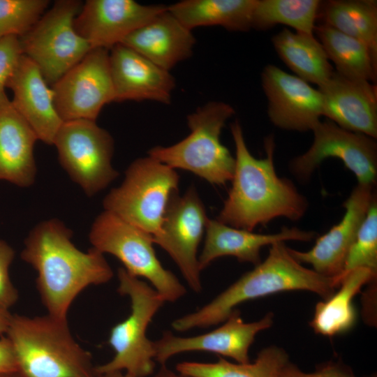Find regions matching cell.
<instances>
[{
  "instance_id": "6da1fadb",
  "label": "cell",
  "mask_w": 377,
  "mask_h": 377,
  "mask_svg": "<svg viewBox=\"0 0 377 377\" xmlns=\"http://www.w3.org/2000/svg\"><path fill=\"white\" fill-rule=\"evenodd\" d=\"M72 236L60 220L43 221L31 229L21 253V258L37 272L36 288L47 313L63 319L81 292L113 276L103 253L92 247L82 251Z\"/></svg>"
},
{
  "instance_id": "7a4b0ae2",
  "label": "cell",
  "mask_w": 377,
  "mask_h": 377,
  "mask_svg": "<svg viewBox=\"0 0 377 377\" xmlns=\"http://www.w3.org/2000/svg\"><path fill=\"white\" fill-rule=\"evenodd\" d=\"M230 130L235 145V166L231 188L216 220L253 231L276 218L300 219L308 202L290 179L277 175L274 137L265 139V157L256 158L248 149L239 122L232 123Z\"/></svg>"
},
{
  "instance_id": "3957f363",
  "label": "cell",
  "mask_w": 377,
  "mask_h": 377,
  "mask_svg": "<svg viewBox=\"0 0 377 377\" xmlns=\"http://www.w3.org/2000/svg\"><path fill=\"white\" fill-rule=\"evenodd\" d=\"M340 286L337 277H327L304 267L290 253L284 242L270 245L263 262L196 311L177 318L171 323L177 332L206 328L223 323L239 304L274 293L306 290L323 300Z\"/></svg>"
},
{
  "instance_id": "277c9868",
  "label": "cell",
  "mask_w": 377,
  "mask_h": 377,
  "mask_svg": "<svg viewBox=\"0 0 377 377\" xmlns=\"http://www.w3.org/2000/svg\"><path fill=\"white\" fill-rule=\"evenodd\" d=\"M24 377H95L91 354L74 339L67 319L12 315L6 333Z\"/></svg>"
},
{
  "instance_id": "5b68a950",
  "label": "cell",
  "mask_w": 377,
  "mask_h": 377,
  "mask_svg": "<svg viewBox=\"0 0 377 377\" xmlns=\"http://www.w3.org/2000/svg\"><path fill=\"white\" fill-rule=\"evenodd\" d=\"M234 108L221 101H211L187 116L190 133L171 146H156L149 156L173 168L193 172L208 182L222 185L231 181L235 159L220 140L226 121Z\"/></svg>"
},
{
  "instance_id": "8992f818",
  "label": "cell",
  "mask_w": 377,
  "mask_h": 377,
  "mask_svg": "<svg viewBox=\"0 0 377 377\" xmlns=\"http://www.w3.org/2000/svg\"><path fill=\"white\" fill-rule=\"evenodd\" d=\"M117 276V291L128 297L131 313L111 329L108 343L114 355L96 367V371H123L133 377H149L154 373L156 361L154 341L147 337V330L165 301L151 285L124 267L118 269Z\"/></svg>"
},
{
  "instance_id": "52a82bcc",
  "label": "cell",
  "mask_w": 377,
  "mask_h": 377,
  "mask_svg": "<svg viewBox=\"0 0 377 377\" xmlns=\"http://www.w3.org/2000/svg\"><path fill=\"white\" fill-rule=\"evenodd\" d=\"M176 170L147 156L133 161L121 184L103 200L104 210L140 229L152 237L160 231L170 196L178 191Z\"/></svg>"
},
{
  "instance_id": "ba28073f",
  "label": "cell",
  "mask_w": 377,
  "mask_h": 377,
  "mask_svg": "<svg viewBox=\"0 0 377 377\" xmlns=\"http://www.w3.org/2000/svg\"><path fill=\"white\" fill-rule=\"evenodd\" d=\"M89 239L92 248L116 257L131 275L147 279L165 302L183 297L186 289L157 258L152 237L104 210L94 221Z\"/></svg>"
},
{
  "instance_id": "9c48e42d",
  "label": "cell",
  "mask_w": 377,
  "mask_h": 377,
  "mask_svg": "<svg viewBox=\"0 0 377 377\" xmlns=\"http://www.w3.org/2000/svg\"><path fill=\"white\" fill-rule=\"evenodd\" d=\"M82 3L57 0L20 42L24 56L39 68L50 85L78 64L91 50L75 31L74 20Z\"/></svg>"
},
{
  "instance_id": "30bf717a",
  "label": "cell",
  "mask_w": 377,
  "mask_h": 377,
  "mask_svg": "<svg viewBox=\"0 0 377 377\" xmlns=\"http://www.w3.org/2000/svg\"><path fill=\"white\" fill-rule=\"evenodd\" d=\"M53 145L61 167L89 197L105 188L119 175L112 165L114 140L96 121H64Z\"/></svg>"
},
{
  "instance_id": "8fae6325",
  "label": "cell",
  "mask_w": 377,
  "mask_h": 377,
  "mask_svg": "<svg viewBox=\"0 0 377 377\" xmlns=\"http://www.w3.org/2000/svg\"><path fill=\"white\" fill-rule=\"evenodd\" d=\"M205 206L195 187L183 195L174 193L168 202L161 229L152 237L171 257L195 293L202 290L198 249L208 220Z\"/></svg>"
},
{
  "instance_id": "7c38bea8",
  "label": "cell",
  "mask_w": 377,
  "mask_h": 377,
  "mask_svg": "<svg viewBox=\"0 0 377 377\" xmlns=\"http://www.w3.org/2000/svg\"><path fill=\"white\" fill-rule=\"evenodd\" d=\"M51 87L55 108L63 121H96L102 108L114 99L110 50L91 49Z\"/></svg>"
},
{
  "instance_id": "4fadbf2b",
  "label": "cell",
  "mask_w": 377,
  "mask_h": 377,
  "mask_svg": "<svg viewBox=\"0 0 377 377\" xmlns=\"http://www.w3.org/2000/svg\"><path fill=\"white\" fill-rule=\"evenodd\" d=\"M309 149L290 161L293 174L306 181L329 157L337 158L355 175L358 184L374 186L377 176V146L374 139L344 129L330 120L319 121L312 129Z\"/></svg>"
},
{
  "instance_id": "5bb4252c",
  "label": "cell",
  "mask_w": 377,
  "mask_h": 377,
  "mask_svg": "<svg viewBox=\"0 0 377 377\" xmlns=\"http://www.w3.org/2000/svg\"><path fill=\"white\" fill-rule=\"evenodd\" d=\"M223 324L209 332L193 337L176 336L165 331L154 341L155 361L161 365L175 355L187 352H209L230 357L236 362H249V350L260 332L274 323V314L267 313L258 321L245 323L235 309Z\"/></svg>"
},
{
  "instance_id": "9a60e30c",
  "label": "cell",
  "mask_w": 377,
  "mask_h": 377,
  "mask_svg": "<svg viewBox=\"0 0 377 377\" xmlns=\"http://www.w3.org/2000/svg\"><path fill=\"white\" fill-rule=\"evenodd\" d=\"M166 8L133 0H87L75 18L74 27L91 49L110 50Z\"/></svg>"
},
{
  "instance_id": "2e32d148",
  "label": "cell",
  "mask_w": 377,
  "mask_h": 377,
  "mask_svg": "<svg viewBox=\"0 0 377 377\" xmlns=\"http://www.w3.org/2000/svg\"><path fill=\"white\" fill-rule=\"evenodd\" d=\"M261 81L268 117L276 127L312 131L323 116L321 93L297 76L268 64L262 72Z\"/></svg>"
},
{
  "instance_id": "e0dca14e",
  "label": "cell",
  "mask_w": 377,
  "mask_h": 377,
  "mask_svg": "<svg viewBox=\"0 0 377 377\" xmlns=\"http://www.w3.org/2000/svg\"><path fill=\"white\" fill-rule=\"evenodd\" d=\"M374 186L358 184L343 204L345 213L341 220L318 237L310 250L300 251L289 248L292 256L300 263L311 265L320 275L339 278L348 251L376 197Z\"/></svg>"
},
{
  "instance_id": "ac0fdd59",
  "label": "cell",
  "mask_w": 377,
  "mask_h": 377,
  "mask_svg": "<svg viewBox=\"0 0 377 377\" xmlns=\"http://www.w3.org/2000/svg\"><path fill=\"white\" fill-rule=\"evenodd\" d=\"M323 115L350 131L377 137V87L374 83L348 78L334 71L318 89Z\"/></svg>"
},
{
  "instance_id": "d6986e66",
  "label": "cell",
  "mask_w": 377,
  "mask_h": 377,
  "mask_svg": "<svg viewBox=\"0 0 377 377\" xmlns=\"http://www.w3.org/2000/svg\"><path fill=\"white\" fill-rule=\"evenodd\" d=\"M110 66L114 102L170 103L175 80L170 71L121 43L110 50Z\"/></svg>"
},
{
  "instance_id": "ffe728a7",
  "label": "cell",
  "mask_w": 377,
  "mask_h": 377,
  "mask_svg": "<svg viewBox=\"0 0 377 377\" xmlns=\"http://www.w3.org/2000/svg\"><path fill=\"white\" fill-rule=\"evenodd\" d=\"M6 87L13 93L12 105L38 140L53 145L64 121L55 108L52 87L38 67L23 54Z\"/></svg>"
},
{
  "instance_id": "44dd1931",
  "label": "cell",
  "mask_w": 377,
  "mask_h": 377,
  "mask_svg": "<svg viewBox=\"0 0 377 377\" xmlns=\"http://www.w3.org/2000/svg\"><path fill=\"white\" fill-rule=\"evenodd\" d=\"M315 236L313 231L288 227L274 234H259L208 219L204 246L198 256L199 267L202 272L214 260L223 256L235 257L239 262L256 266L261 262L260 251L263 246L288 240L310 242Z\"/></svg>"
},
{
  "instance_id": "7402d4cb",
  "label": "cell",
  "mask_w": 377,
  "mask_h": 377,
  "mask_svg": "<svg viewBox=\"0 0 377 377\" xmlns=\"http://www.w3.org/2000/svg\"><path fill=\"white\" fill-rule=\"evenodd\" d=\"M121 44L170 71L193 54L195 38L168 10L128 35Z\"/></svg>"
},
{
  "instance_id": "603a6c76",
  "label": "cell",
  "mask_w": 377,
  "mask_h": 377,
  "mask_svg": "<svg viewBox=\"0 0 377 377\" xmlns=\"http://www.w3.org/2000/svg\"><path fill=\"white\" fill-rule=\"evenodd\" d=\"M38 138L14 108L5 91L0 93V180L31 186L37 168L34 148Z\"/></svg>"
},
{
  "instance_id": "cb8c5ba5",
  "label": "cell",
  "mask_w": 377,
  "mask_h": 377,
  "mask_svg": "<svg viewBox=\"0 0 377 377\" xmlns=\"http://www.w3.org/2000/svg\"><path fill=\"white\" fill-rule=\"evenodd\" d=\"M377 274L367 268H357L342 279L339 290L328 299L319 302L310 326L318 334L334 337L347 332L356 323L357 313L353 304L355 296L367 284V291L376 293Z\"/></svg>"
},
{
  "instance_id": "d4e9b609",
  "label": "cell",
  "mask_w": 377,
  "mask_h": 377,
  "mask_svg": "<svg viewBox=\"0 0 377 377\" xmlns=\"http://www.w3.org/2000/svg\"><path fill=\"white\" fill-rule=\"evenodd\" d=\"M256 0H184L168 10L188 29L221 26L229 31H245L251 28Z\"/></svg>"
},
{
  "instance_id": "484cf974",
  "label": "cell",
  "mask_w": 377,
  "mask_h": 377,
  "mask_svg": "<svg viewBox=\"0 0 377 377\" xmlns=\"http://www.w3.org/2000/svg\"><path fill=\"white\" fill-rule=\"evenodd\" d=\"M272 42L282 61L296 76L308 83L320 86L334 71L321 43L313 35L284 28L273 36Z\"/></svg>"
},
{
  "instance_id": "4316f807",
  "label": "cell",
  "mask_w": 377,
  "mask_h": 377,
  "mask_svg": "<svg viewBox=\"0 0 377 377\" xmlns=\"http://www.w3.org/2000/svg\"><path fill=\"white\" fill-rule=\"evenodd\" d=\"M314 32L338 73L350 79L376 81L377 59L362 42L323 23L316 25Z\"/></svg>"
},
{
  "instance_id": "83f0119b",
  "label": "cell",
  "mask_w": 377,
  "mask_h": 377,
  "mask_svg": "<svg viewBox=\"0 0 377 377\" xmlns=\"http://www.w3.org/2000/svg\"><path fill=\"white\" fill-rule=\"evenodd\" d=\"M362 42L377 59V3L374 0L321 1L318 18Z\"/></svg>"
},
{
  "instance_id": "f1b7e54d",
  "label": "cell",
  "mask_w": 377,
  "mask_h": 377,
  "mask_svg": "<svg viewBox=\"0 0 377 377\" xmlns=\"http://www.w3.org/2000/svg\"><path fill=\"white\" fill-rule=\"evenodd\" d=\"M288 361L283 349L271 346L260 350L253 362H230L219 357L214 362L183 361L175 371L191 377H278Z\"/></svg>"
},
{
  "instance_id": "f546056e",
  "label": "cell",
  "mask_w": 377,
  "mask_h": 377,
  "mask_svg": "<svg viewBox=\"0 0 377 377\" xmlns=\"http://www.w3.org/2000/svg\"><path fill=\"white\" fill-rule=\"evenodd\" d=\"M320 3L319 0H256L251 27L267 29L281 24L313 35Z\"/></svg>"
},
{
  "instance_id": "4dcf8cb0",
  "label": "cell",
  "mask_w": 377,
  "mask_h": 377,
  "mask_svg": "<svg viewBox=\"0 0 377 377\" xmlns=\"http://www.w3.org/2000/svg\"><path fill=\"white\" fill-rule=\"evenodd\" d=\"M367 268L377 274V201L375 197L362 222L357 235L347 254L343 277L357 268Z\"/></svg>"
},
{
  "instance_id": "1f68e13d",
  "label": "cell",
  "mask_w": 377,
  "mask_h": 377,
  "mask_svg": "<svg viewBox=\"0 0 377 377\" xmlns=\"http://www.w3.org/2000/svg\"><path fill=\"white\" fill-rule=\"evenodd\" d=\"M49 3L47 0H0V38L24 36L44 14Z\"/></svg>"
},
{
  "instance_id": "d6a6232c",
  "label": "cell",
  "mask_w": 377,
  "mask_h": 377,
  "mask_svg": "<svg viewBox=\"0 0 377 377\" xmlns=\"http://www.w3.org/2000/svg\"><path fill=\"white\" fill-rule=\"evenodd\" d=\"M22 55L19 37L7 36L0 38V93L5 91Z\"/></svg>"
},
{
  "instance_id": "836d02e7",
  "label": "cell",
  "mask_w": 377,
  "mask_h": 377,
  "mask_svg": "<svg viewBox=\"0 0 377 377\" xmlns=\"http://www.w3.org/2000/svg\"><path fill=\"white\" fill-rule=\"evenodd\" d=\"M15 257V251L0 239V307L9 310L17 302L19 294L9 276V267Z\"/></svg>"
},
{
  "instance_id": "e575fe53",
  "label": "cell",
  "mask_w": 377,
  "mask_h": 377,
  "mask_svg": "<svg viewBox=\"0 0 377 377\" xmlns=\"http://www.w3.org/2000/svg\"><path fill=\"white\" fill-rule=\"evenodd\" d=\"M278 377H357L346 365L340 361H330L318 367L315 371H302L288 361L281 369Z\"/></svg>"
},
{
  "instance_id": "d590c367",
  "label": "cell",
  "mask_w": 377,
  "mask_h": 377,
  "mask_svg": "<svg viewBox=\"0 0 377 377\" xmlns=\"http://www.w3.org/2000/svg\"><path fill=\"white\" fill-rule=\"evenodd\" d=\"M19 371L14 348L6 336L0 337V373Z\"/></svg>"
},
{
  "instance_id": "8d00e7d4",
  "label": "cell",
  "mask_w": 377,
  "mask_h": 377,
  "mask_svg": "<svg viewBox=\"0 0 377 377\" xmlns=\"http://www.w3.org/2000/svg\"><path fill=\"white\" fill-rule=\"evenodd\" d=\"M12 315L9 310L0 307V337L6 333Z\"/></svg>"
},
{
  "instance_id": "74e56055",
  "label": "cell",
  "mask_w": 377,
  "mask_h": 377,
  "mask_svg": "<svg viewBox=\"0 0 377 377\" xmlns=\"http://www.w3.org/2000/svg\"><path fill=\"white\" fill-rule=\"evenodd\" d=\"M150 377H191L172 371L166 365H161L159 369L154 373Z\"/></svg>"
},
{
  "instance_id": "f35d334b",
  "label": "cell",
  "mask_w": 377,
  "mask_h": 377,
  "mask_svg": "<svg viewBox=\"0 0 377 377\" xmlns=\"http://www.w3.org/2000/svg\"><path fill=\"white\" fill-rule=\"evenodd\" d=\"M95 377H133L131 375L123 371H110L104 373H96Z\"/></svg>"
},
{
  "instance_id": "ab89813d",
  "label": "cell",
  "mask_w": 377,
  "mask_h": 377,
  "mask_svg": "<svg viewBox=\"0 0 377 377\" xmlns=\"http://www.w3.org/2000/svg\"><path fill=\"white\" fill-rule=\"evenodd\" d=\"M0 377H24L20 371L0 373Z\"/></svg>"
}]
</instances>
